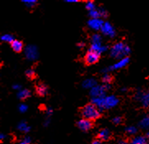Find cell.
<instances>
[{
  "mask_svg": "<svg viewBox=\"0 0 149 144\" xmlns=\"http://www.w3.org/2000/svg\"><path fill=\"white\" fill-rule=\"evenodd\" d=\"M89 15L91 18H99L101 17V11L100 8H96L89 12Z\"/></svg>",
  "mask_w": 149,
  "mask_h": 144,
  "instance_id": "cell-23",
  "label": "cell"
},
{
  "mask_svg": "<svg viewBox=\"0 0 149 144\" xmlns=\"http://www.w3.org/2000/svg\"><path fill=\"white\" fill-rule=\"evenodd\" d=\"M22 3H23L27 8H34V7L36 6V4L37 3V1H36V0H23Z\"/></svg>",
  "mask_w": 149,
  "mask_h": 144,
  "instance_id": "cell-24",
  "label": "cell"
},
{
  "mask_svg": "<svg viewBox=\"0 0 149 144\" xmlns=\"http://www.w3.org/2000/svg\"><path fill=\"white\" fill-rule=\"evenodd\" d=\"M25 56L26 58L30 60V61H35L39 57V52L38 49L36 45H27L26 48H25Z\"/></svg>",
  "mask_w": 149,
  "mask_h": 144,
  "instance_id": "cell-4",
  "label": "cell"
},
{
  "mask_svg": "<svg viewBox=\"0 0 149 144\" xmlns=\"http://www.w3.org/2000/svg\"><path fill=\"white\" fill-rule=\"evenodd\" d=\"M91 45H96V44H101L102 43V37L100 34H93L91 35Z\"/></svg>",
  "mask_w": 149,
  "mask_h": 144,
  "instance_id": "cell-20",
  "label": "cell"
},
{
  "mask_svg": "<svg viewBox=\"0 0 149 144\" xmlns=\"http://www.w3.org/2000/svg\"><path fill=\"white\" fill-rule=\"evenodd\" d=\"M86 8H87L89 12L92 11V10L96 9V5L94 3V2L92 1H87L86 3Z\"/></svg>",
  "mask_w": 149,
  "mask_h": 144,
  "instance_id": "cell-26",
  "label": "cell"
},
{
  "mask_svg": "<svg viewBox=\"0 0 149 144\" xmlns=\"http://www.w3.org/2000/svg\"><path fill=\"white\" fill-rule=\"evenodd\" d=\"M109 87V85H96L94 86L90 91V95L92 96V98L96 97H103L106 96V89Z\"/></svg>",
  "mask_w": 149,
  "mask_h": 144,
  "instance_id": "cell-5",
  "label": "cell"
},
{
  "mask_svg": "<svg viewBox=\"0 0 149 144\" xmlns=\"http://www.w3.org/2000/svg\"><path fill=\"white\" fill-rule=\"evenodd\" d=\"M36 91L38 93L40 96H45L48 92V90H47V87L43 85V84H40L37 88H36Z\"/></svg>",
  "mask_w": 149,
  "mask_h": 144,
  "instance_id": "cell-21",
  "label": "cell"
},
{
  "mask_svg": "<svg viewBox=\"0 0 149 144\" xmlns=\"http://www.w3.org/2000/svg\"><path fill=\"white\" fill-rule=\"evenodd\" d=\"M67 3H77V0H67Z\"/></svg>",
  "mask_w": 149,
  "mask_h": 144,
  "instance_id": "cell-35",
  "label": "cell"
},
{
  "mask_svg": "<svg viewBox=\"0 0 149 144\" xmlns=\"http://www.w3.org/2000/svg\"><path fill=\"white\" fill-rule=\"evenodd\" d=\"M1 40L7 43H12L14 40V37L10 34H4L1 36Z\"/></svg>",
  "mask_w": 149,
  "mask_h": 144,
  "instance_id": "cell-22",
  "label": "cell"
},
{
  "mask_svg": "<svg viewBox=\"0 0 149 144\" xmlns=\"http://www.w3.org/2000/svg\"><path fill=\"white\" fill-rule=\"evenodd\" d=\"M26 77H28V78H32L36 75V73H35V71H34L33 69L30 68V69L26 71Z\"/></svg>",
  "mask_w": 149,
  "mask_h": 144,
  "instance_id": "cell-28",
  "label": "cell"
},
{
  "mask_svg": "<svg viewBox=\"0 0 149 144\" xmlns=\"http://www.w3.org/2000/svg\"><path fill=\"white\" fill-rule=\"evenodd\" d=\"M131 144H147V139L143 136H136L131 140Z\"/></svg>",
  "mask_w": 149,
  "mask_h": 144,
  "instance_id": "cell-16",
  "label": "cell"
},
{
  "mask_svg": "<svg viewBox=\"0 0 149 144\" xmlns=\"http://www.w3.org/2000/svg\"><path fill=\"white\" fill-rule=\"evenodd\" d=\"M139 126L143 129H149V115H146L141 120Z\"/></svg>",
  "mask_w": 149,
  "mask_h": 144,
  "instance_id": "cell-18",
  "label": "cell"
},
{
  "mask_svg": "<svg viewBox=\"0 0 149 144\" xmlns=\"http://www.w3.org/2000/svg\"><path fill=\"white\" fill-rule=\"evenodd\" d=\"M49 123V120H46L45 121V126H46V125H48Z\"/></svg>",
  "mask_w": 149,
  "mask_h": 144,
  "instance_id": "cell-38",
  "label": "cell"
},
{
  "mask_svg": "<svg viewBox=\"0 0 149 144\" xmlns=\"http://www.w3.org/2000/svg\"><path fill=\"white\" fill-rule=\"evenodd\" d=\"M91 102L94 106H96L100 111L109 110L116 107L119 104V99L114 95H110L103 97H96L92 98Z\"/></svg>",
  "mask_w": 149,
  "mask_h": 144,
  "instance_id": "cell-1",
  "label": "cell"
},
{
  "mask_svg": "<svg viewBox=\"0 0 149 144\" xmlns=\"http://www.w3.org/2000/svg\"><path fill=\"white\" fill-rule=\"evenodd\" d=\"M130 63V58L128 57H125L122 59H120L117 63H116L115 64H113L112 66L108 67V71H114V70H118L120 68H123L125 66L128 65V63Z\"/></svg>",
  "mask_w": 149,
  "mask_h": 144,
  "instance_id": "cell-10",
  "label": "cell"
},
{
  "mask_svg": "<svg viewBox=\"0 0 149 144\" xmlns=\"http://www.w3.org/2000/svg\"><path fill=\"white\" fill-rule=\"evenodd\" d=\"M104 22L101 18H91L87 22V26L93 31H101Z\"/></svg>",
  "mask_w": 149,
  "mask_h": 144,
  "instance_id": "cell-8",
  "label": "cell"
},
{
  "mask_svg": "<svg viewBox=\"0 0 149 144\" xmlns=\"http://www.w3.org/2000/svg\"><path fill=\"white\" fill-rule=\"evenodd\" d=\"M97 85V82L94 78H87L82 82V86L86 89H92Z\"/></svg>",
  "mask_w": 149,
  "mask_h": 144,
  "instance_id": "cell-13",
  "label": "cell"
},
{
  "mask_svg": "<svg viewBox=\"0 0 149 144\" xmlns=\"http://www.w3.org/2000/svg\"><path fill=\"white\" fill-rule=\"evenodd\" d=\"M13 88L14 90H16V91H19L20 90H22V87H21V86H20L19 84H15V85H13Z\"/></svg>",
  "mask_w": 149,
  "mask_h": 144,
  "instance_id": "cell-33",
  "label": "cell"
},
{
  "mask_svg": "<svg viewBox=\"0 0 149 144\" xmlns=\"http://www.w3.org/2000/svg\"><path fill=\"white\" fill-rule=\"evenodd\" d=\"M91 144H101V141H99V140H95V141H93Z\"/></svg>",
  "mask_w": 149,
  "mask_h": 144,
  "instance_id": "cell-34",
  "label": "cell"
},
{
  "mask_svg": "<svg viewBox=\"0 0 149 144\" xmlns=\"http://www.w3.org/2000/svg\"><path fill=\"white\" fill-rule=\"evenodd\" d=\"M120 144H131L130 143H128V142H126V141H121L120 143Z\"/></svg>",
  "mask_w": 149,
  "mask_h": 144,
  "instance_id": "cell-36",
  "label": "cell"
},
{
  "mask_svg": "<svg viewBox=\"0 0 149 144\" xmlns=\"http://www.w3.org/2000/svg\"><path fill=\"white\" fill-rule=\"evenodd\" d=\"M31 95V92L27 89H22L17 92V97L21 100H25L26 98H28Z\"/></svg>",
  "mask_w": 149,
  "mask_h": 144,
  "instance_id": "cell-17",
  "label": "cell"
},
{
  "mask_svg": "<svg viewBox=\"0 0 149 144\" xmlns=\"http://www.w3.org/2000/svg\"><path fill=\"white\" fill-rule=\"evenodd\" d=\"M111 137V132L108 129H103L98 133V138L101 141H106Z\"/></svg>",
  "mask_w": 149,
  "mask_h": 144,
  "instance_id": "cell-14",
  "label": "cell"
},
{
  "mask_svg": "<svg viewBox=\"0 0 149 144\" xmlns=\"http://www.w3.org/2000/svg\"><path fill=\"white\" fill-rule=\"evenodd\" d=\"M99 55H100L99 54L96 53V52H94V51H92V50L90 49L86 54V55L84 57V60H85L86 63L88 64V65L94 64V63H96L99 60Z\"/></svg>",
  "mask_w": 149,
  "mask_h": 144,
  "instance_id": "cell-7",
  "label": "cell"
},
{
  "mask_svg": "<svg viewBox=\"0 0 149 144\" xmlns=\"http://www.w3.org/2000/svg\"><path fill=\"white\" fill-rule=\"evenodd\" d=\"M121 121H122V119H121V117H120V116H116V117H115V118L112 120V122H113L115 125H119V124L121 123Z\"/></svg>",
  "mask_w": 149,
  "mask_h": 144,
  "instance_id": "cell-31",
  "label": "cell"
},
{
  "mask_svg": "<svg viewBox=\"0 0 149 144\" xmlns=\"http://www.w3.org/2000/svg\"><path fill=\"white\" fill-rule=\"evenodd\" d=\"M107 46L104 45L103 44H96V45H91V50L96 52L97 54H102L106 52L107 50Z\"/></svg>",
  "mask_w": 149,
  "mask_h": 144,
  "instance_id": "cell-12",
  "label": "cell"
},
{
  "mask_svg": "<svg viewBox=\"0 0 149 144\" xmlns=\"http://www.w3.org/2000/svg\"><path fill=\"white\" fill-rule=\"evenodd\" d=\"M125 132L130 135H134L137 132H138V129L135 126H129L125 129Z\"/></svg>",
  "mask_w": 149,
  "mask_h": 144,
  "instance_id": "cell-25",
  "label": "cell"
},
{
  "mask_svg": "<svg viewBox=\"0 0 149 144\" xmlns=\"http://www.w3.org/2000/svg\"><path fill=\"white\" fill-rule=\"evenodd\" d=\"M78 45V47H80V48H81V47H83V46H84V43H83V42L78 43V45Z\"/></svg>",
  "mask_w": 149,
  "mask_h": 144,
  "instance_id": "cell-37",
  "label": "cell"
},
{
  "mask_svg": "<svg viewBox=\"0 0 149 144\" xmlns=\"http://www.w3.org/2000/svg\"><path fill=\"white\" fill-rule=\"evenodd\" d=\"M0 138H1V139H4L5 135L3 134H1V135H0Z\"/></svg>",
  "mask_w": 149,
  "mask_h": 144,
  "instance_id": "cell-39",
  "label": "cell"
},
{
  "mask_svg": "<svg viewBox=\"0 0 149 144\" xmlns=\"http://www.w3.org/2000/svg\"><path fill=\"white\" fill-rule=\"evenodd\" d=\"M101 32L103 35L109 37H114L116 35V30L113 27V26L110 22H105L102 28H101Z\"/></svg>",
  "mask_w": 149,
  "mask_h": 144,
  "instance_id": "cell-9",
  "label": "cell"
},
{
  "mask_svg": "<svg viewBox=\"0 0 149 144\" xmlns=\"http://www.w3.org/2000/svg\"><path fill=\"white\" fill-rule=\"evenodd\" d=\"M11 45H12V48L15 52H21L23 49V44L18 40H14L11 43Z\"/></svg>",
  "mask_w": 149,
  "mask_h": 144,
  "instance_id": "cell-15",
  "label": "cell"
},
{
  "mask_svg": "<svg viewBox=\"0 0 149 144\" xmlns=\"http://www.w3.org/2000/svg\"><path fill=\"white\" fill-rule=\"evenodd\" d=\"M77 126L78 128L84 132H87L88 130H90L92 127V124L90 120H86V119H82L80 120L77 122Z\"/></svg>",
  "mask_w": 149,
  "mask_h": 144,
  "instance_id": "cell-11",
  "label": "cell"
},
{
  "mask_svg": "<svg viewBox=\"0 0 149 144\" xmlns=\"http://www.w3.org/2000/svg\"><path fill=\"white\" fill-rule=\"evenodd\" d=\"M148 138H149V131H148Z\"/></svg>",
  "mask_w": 149,
  "mask_h": 144,
  "instance_id": "cell-40",
  "label": "cell"
},
{
  "mask_svg": "<svg viewBox=\"0 0 149 144\" xmlns=\"http://www.w3.org/2000/svg\"><path fill=\"white\" fill-rule=\"evenodd\" d=\"M27 109H28V106H26V104H20V106H18V110L22 113H25L26 111H27Z\"/></svg>",
  "mask_w": 149,
  "mask_h": 144,
  "instance_id": "cell-29",
  "label": "cell"
},
{
  "mask_svg": "<svg viewBox=\"0 0 149 144\" xmlns=\"http://www.w3.org/2000/svg\"><path fill=\"white\" fill-rule=\"evenodd\" d=\"M52 114H53V110L51 108H47L46 109V115L49 117L50 115H52Z\"/></svg>",
  "mask_w": 149,
  "mask_h": 144,
  "instance_id": "cell-32",
  "label": "cell"
},
{
  "mask_svg": "<svg viewBox=\"0 0 149 144\" xmlns=\"http://www.w3.org/2000/svg\"><path fill=\"white\" fill-rule=\"evenodd\" d=\"M17 129L20 130L21 132H23V133H28L30 131V126L25 121H22L20 122L18 125H17Z\"/></svg>",
  "mask_w": 149,
  "mask_h": 144,
  "instance_id": "cell-19",
  "label": "cell"
},
{
  "mask_svg": "<svg viewBox=\"0 0 149 144\" xmlns=\"http://www.w3.org/2000/svg\"><path fill=\"white\" fill-rule=\"evenodd\" d=\"M31 143V138L29 137H26L22 140H21L18 144H30Z\"/></svg>",
  "mask_w": 149,
  "mask_h": 144,
  "instance_id": "cell-30",
  "label": "cell"
},
{
  "mask_svg": "<svg viewBox=\"0 0 149 144\" xmlns=\"http://www.w3.org/2000/svg\"><path fill=\"white\" fill-rule=\"evenodd\" d=\"M102 82H104L106 85H109V84H110V82H111V75H109V74L106 73V74L103 76V77H102Z\"/></svg>",
  "mask_w": 149,
  "mask_h": 144,
  "instance_id": "cell-27",
  "label": "cell"
},
{
  "mask_svg": "<svg viewBox=\"0 0 149 144\" xmlns=\"http://www.w3.org/2000/svg\"><path fill=\"white\" fill-rule=\"evenodd\" d=\"M135 98L140 101L141 105L145 107L148 108L149 107V90L147 91H138L135 94Z\"/></svg>",
  "mask_w": 149,
  "mask_h": 144,
  "instance_id": "cell-6",
  "label": "cell"
},
{
  "mask_svg": "<svg viewBox=\"0 0 149 144\" xmlns=\"http://www.w3.org/2000/svg\"><path fill=\"white\" fill-rule=\"evenodd\" d=\"M130 48L124 42H117L111 48V55L113 58L122 59L130 54Z\"/></svg>",
  "mask_w": 149,
  "mask_h": 144,
  "instance_id": "cell-2",
  "label": "cell"
},
{
  "mask_svg": "<svg viewBox=\"0 0 149 144\" xmlns=\"http://www.w3.org/2000/svg\"><path fill=\"white\" fill-rule=\"evenodd\" d=\"M82 115L84 117V119L91 120H95L100 117V110L94 106L92 103L91 104H87L82 109Z\"/></svg>",
  "mask_w": 149,
  "mask_h": 144,
  "instance_id": "cell-3",
  "label": "cell"
}]
</instances>
